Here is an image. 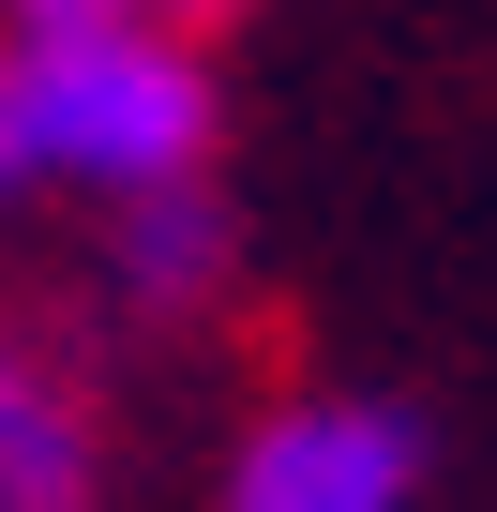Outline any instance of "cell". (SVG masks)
I'll list each match as a JSON object with an SVG mask.
<instances>
[{
    "label": "cell",
    "instance_id": "obj_1",
    "mask_svg": "<svg viewBox=\"0 0 497 512\" xmlns=\"http://www.w3.org/2000/svg\"><path fill=\"white\" fill-rule=\"evenodd\" d=\"M211 166V61L166 16H46L0 46V196H166Z\"/></svg>",
    "mask_w": 497,
    "mask_h": 512
},
{
    "label": "cell",
    "instance_id": "obj_2",
    "mask_svg": "<svg viewBox=\"0 0 497 512\" xmlns=\"http://www.w3.org/2000/svg\"><path fill=\"white\" fill-rule=\"evenodd\" d=\"M407 497H422V437L377 392H302L226 467V512H407Z\"/></svg>",
    "mask_w": 497,
    "mask_h": 512
},
{
    "label": "cell",
    "instance_id": "obj_3",
    "mask_svg": "<svg viewBox=\"0 0 497 512\" xmlns=\"http://www.w3.org/2000/svg\"><path fill=\"white\" fill-rule=\"evenodd\" d=\"M0 512H91V407L31 347H0Z\"/></svg>",
    "mask_w": 497,
    "mask_h": 512
},
{
    "label": "cell",
    "instance_id": "obj_4",
    "mask_svg": "<svg viewBox=\"0 0 497 512\" xmlns=\"http://www.w3.org/2000/svg\"><path fill=\"white\" fill-rule=\"evenodd\" d=\"M121 287L136 302H211L226 287V211H211V181L121 196Z\"/></svg>",
    "mask_w": 497,
    "mask_h": 512
},
{
    "label": "cell",
    "instance_id": "obj_5",
    "mask_svg": "<svg viewBox=\"0 0 497 512\" xmlns=\"http://www.w3.org/2000/svg\"><path fill=\"white\" fill-rule=\"evenodd\" d=\"M46 16H166L181 31V0H16V31H46Z\"/></svg>",
    "mask_w": 497,
    "mask_h": 512
}]
</instances>
